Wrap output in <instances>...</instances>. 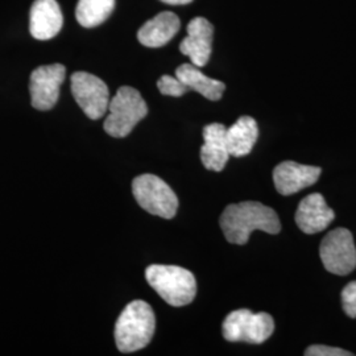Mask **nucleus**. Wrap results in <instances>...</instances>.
I'll return each mask as SVG.
<instances>
[{
  "mask_svg": "<svg viewBox=\"0 0 356 356\" xmlns=\"http://www.w3.org/2000/svg\"><path fill=\"white\" fill-rule=\"evenodd\" d=\"M110 114L104 120V131L116 139L128 136L135 126L148 114L147 103L140 92L129 86H122L108 103Z\"/></svg>",
  "mask_w": 356,
  "mask_h": 356,
  "instance_id": "4",
  "label": "nucleus"
},
{
  "mask_svg": "<svg viewBox=\"0 0 356 356\" xmlns=\"http://www.w3.org/2000/svg\"><path fill=\"white\" fill-rule=\"evenodd\" d=\"M226 129L227 127L220 123H211L204 128L201 161L209 170L222 172L229 161Z\"/></svg>",
  "mask_w": 356,
  "mask_h": 356,
  "instance_id": "14",
  "label": "nucleus"
},
{
  "mask_svg": "<svg viewBox=\"0 0 356 356\" xmlns=\"http://www.w3.org/2000/svg\"><path fill=\"white\" fill-rule=\"evenodd\" d=\"M213 38V24L204 17H195L188 26V36L179 44V51L191 58V64L202 67L210 60Z\"/></svg>",
  "mask_w": 356,
  "mask_h": 356,
  "instance_id": "10",
  "label": "nucleus"
},
{
  "mask_svg": "<svg viewBox=\"0 0 356 356\" xmlns=\"http://www.w3.org/2000/svg\"><path fill=\"white\" fill-rule=\"evenodd\" d=\"M145 279L169 305H189L195 298L197 281L185 268L153 264L147 268Z\"/></svg>",
  "mask_w": 356,
  "mask_h": 356,
  "instance_id": "3",
  "label": "nucleus"
},
{
  "mask_svg": "<svg viewBox=\"0 0 356 356\" xmlns=\"http://www.w3.org/2000/svg\"><path fill=\"white\" fill-rule=\"evenodd\" d=\"M176 76L189 91L194 90L209 101H219L226 90V85L223 82L204 76L195 65L184 64L178 66Z\"/></svg>",
  "mask_w": 356,
  "mask_h": 356,
  "instance_id": "17",
  "label": "nucleus"
},
{
  "mask_svg": "<svg viewBox=\"0 0 356 356\" xmlns=\"http://www.w3.org/2000/svg\"><path fill=\"white\" fill-rule=\"evenodd\" d=\"M160 1L170 6H184V4H189L193 0H160Z\"/></svg>",
  "mask_w": 356,
  "mask_h": 356,
  "instance_id": "22",
  "label": "nucleus"
},
{
  "mask_svg": "<svg viewBox=\"0 0 356 356\" xmlns=\"http://www.w3.org/2000/svg\"><path fill=\"white\" fill-rule=\"evenodd\" d=\"M306 356H351L353 354L337 347L316 344L310 346L305 351Z\"/></svg>",
  "mask_w": 356,
  "mask_h": 356,
  "instance_id": "21",
  "label": "nucleus"
},
{
  "mask_svg": "<svg viewBox=\"0 0 356 356\" xmlns=\"http://www.w3.org/2000/svg\"><path fill=\"white\" fill-rule=\"evenodd\" d=\"M70 81L73 97L86 116L92 120L104 116L108 110L110 91L102 79L86 72H76Z\"/></svg>",
  "mask_w": 356,
  "mask_h": 356,
  "instance_id": "8",
  "label": "nucleus"
},
{
  "mask_svg": "<svg viewBox=\"0 0 356 356\" xmlns=\"http://www.w3.org/2000/svg\"><path fill=\"white\" fill-rule=\"evenodd\" d=\"M344 313L350 318H356V281H351L342 291Z\"/></svg>",
  "mask_w": 356,
  "mask_h": 356,
  "instance_id": "20",
  "label": "nucleus"
},
{
  "mask_svg": "<svg viewBox=\"0 0 356 356\" xmlns=\"http://www.w3.org/2000/svg\"><path fill=\"white\" fill-rule=\"evenodd\" d=\"M259 138V127L254 118L241 116L226 129V141L229 156L243 157L251 153Z\"/></svg>",
  "mask_w": 356,
  "mask_h": 356,
  "instance_id": "16",
  "label": "nucleus"
},
{
  "mask_svg": "<svg viewBox=\"0 0 356 356\" xmlns=\"http://www.w3.org/2000/svg\"><path fill=\"white\" fill-rule=\"evenodd\" d=\"M220 229L227 242L243 245L248 242L254 229L268 234H279L280 219L276 211L254 201L229 204L219 219Z\"/></svg>",
  "mask_w": 356,
  "mask_h": 356,
  "instance_id": "1",
  "label": "nucleus"
},
{
  "mask_svg": "<svg viewBox=\"0 0 356 356\" xmlns=\"http://www.w3.org/2000/svg\"><path fill=\"white\" fill-rule=\"evenodd\" d=\"M275 331V321L268 313H252L248 309L231 312L222 325V332L229 342L264 343Z\"/></svg>",
  "mask_w": 356,
  "mask_h": 356,
  "instance_id": "5",
  "label": "nucleus"
},
{
  "mask_svg": "<svg viewBox=\"0 0 356 356\" xmlns=\"http://www.w3.org/2000/svg\"><path fill=\"white\" fill-rule=\"evenodd\" d=\"M322 169L318 166L302 165L296 161H284L275 168L273 181L281 195H292L314 185Z\"/></svg>",
  "mask_w": 356,
  "mask_h": 356,
  "instance_id": "11",
  "label": "nucleus"
},
{
  "mask_svg": "<svg viewBox=\"0 0 356 356\" xmlns=\"http://www.w3.org/2000/svg\"><path fill=\"white\" fill-rule=\"evenodd\" d=\"M115 0H78L76 17L85 28H94L104 23L114 11Z\"/></svg>",
  "mask_w": 356,
  "mask_h": 356,
  "instance_id": "18",
  "label": "nucleus"
},
{
  "mask_svg": "<svg viewBox=\"0 0 356 356\" xmlns=\"http://www.w3.org/2000/svg\"><path fill=\"white\" fill-rule=\"evenodd\" d=\"M157 88L163 95H169V97H181L189 91L177 76H161L157 81Z\"/></svg>",
  "mask_w": 356,
  "mask_h": 356,
  "instance_id": "19",
  "label": "nucleus"
},
{
  "mask_svg": "<svg viewBox=\"0 0 356 356\" xmlns=\"http://www.w3.org/2000/svg\"><path fill=\"white\" fill-rule=\"evenodd\" d=\"M136 202L152 216L172 219L177 214L178 198L173 189L154 175H141L132 181Z\"/></svg>",
  "mask_w": 356,
  "mask_h": 356,
  "instance_id": "6",
  "label": "nucleus"
},
{
  "mask_svg": "<svg viewBox=\"0 0 356 356\" xmlns=\"http://www.w3.org/2000/svg\"><path fill=\"white\" fill-rule=\"evenodd\" d=\"M156 329L153 309L136 300L126 306L115 325V343L122 353H135L148 346Z\"/></svg>",
  "mask_w": 356,
  "mask_h": 356,
  "instance_id": "2",
  "label": "nucleus"
},
{
  "mask_svg": "<svg viewBox=\"0 0 356 356\" xmlns=\"http://www.w3.org/2000/svg\"><path fill=\"white\" fill-rule=\"evenodd\" d=\"M321 260L334 275L346 276L356 268V245L351 231L335 229L330 231L319 247Z\"/></svg>",
  "mask_w": 356,
  "mask_h": 356,
  "instance_id": "7",
  "label": "nucleus"
},
{
  "mask_svg": "<svg viewBox=\"0 0 356 356\" xmlns=\"http://www.w3.org/2000/svg\"><path fill=\"white\" fill-rule=\"evenodd\" d=\"M294 218L298 229L312 235L327 229L335 219V213L319 193H313L300 202Z\"/></svg>",
  "mask_w": 356,
  "mask_h": 356,
  "instance_id": "12",
  "label": "nucleus"
},
{
  "mask_svg": "<svg viewBox=\"0 0 356 356\" xmlns=\"http://www.w3.org/2000/svg\"><path fill=\"white\" fill-rule=\"evenodd\" d=\"M65 76L66 69L61 64L42 65L32 72L29 92L32 106L36 110L48 111L56 106Z\"/></svg>",
  "mask_w": 356,
  "mask_h": 356,
  "instance_id": "9",
  "label": "nucleus"
},
{
  "mask_svg": "<svg viewBox=\"0 0 356 356\" xmlns=\"http://www.w3.org/2000/svg\"><path fill=\"white\" fill-rule=\"evenodd\" d=\"M64 17L56 0H36L29 13V31L36 40H51L63 28Z\"/></svg>",
  "mask_w": 356,
  "mask_h": 356,
  "instance_id": "13",
  "label": "nucleus"
},
{
  "mask_svg": "<svg viewBox=\"0 0 356 356\" xmlns=\"http://www.w3.org/2000/svg\"><path fill=\"white\" fill-rule=\"evenodd\" d=\"M179 26L181 22L177 15L165 11L159 13L141 26L138 32V38L144 47L160 48L177 35Z\"/></svg>",
  "mask_w": 356,
  "mask_h": 356,
  "instance_id": "15",
  "label": "nucleus"
}]
</instances>
